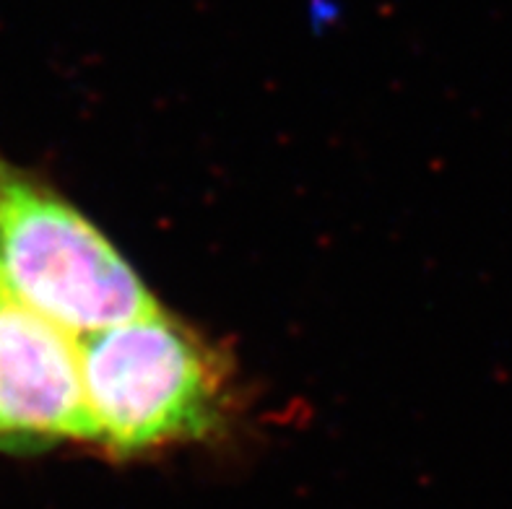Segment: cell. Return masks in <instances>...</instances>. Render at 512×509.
<instances>
[{"mask_svg": "<svg viewBox=\"0 0 512 509\" xmlns=\"http://www.w3.org/2000/svg\"><path fill=\"white\" fill-rule=\"evenodd\" d=\"M78 351L99 442L112 450L198 439L224 419V361L162 310L86 333Z\"/></svg>", "mask_w": 512, "mask_h": 509, "instance_id": "6da1fadb", "label": "cell"}, {"mask_svg": "<svg viewBox=\"0 0 512 509\" xmlns=\"http://www.w3.org/2000/svg\"><path fill=\"white\" fill-rule=\"evenodd\" d=\"M0 439L99 442L78 338L0 278Z\"/></svg>", "mask_w": 512, "mask_h": 509, "instance_id": "3957f363", "label": "cell"}, {"mask_svg": "<svg viewBox=\"0 0 512 509\" xmlns=\"http://www.w3.org/2000/svg\"><path fill=\"white\" fill-rule=\"evenodd\" d=\"M0 278L76 338L159 312L97 226L0 159Z\"/></svg>", "mask_w": 512, "mask_h": 509, "instance_id": "7a4b0ae2", "label": "cell"}]
</instances>
